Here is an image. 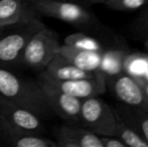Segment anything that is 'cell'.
Masks as SVG:
<instances>
[{"instance_id": "8fae6325", "label": "cell", "mask_w": 148, "mask_h": 147, "mask_svg": "<svg viewBox=\"0 0 148 147\" xmlns=\"http://www.w3.org/2000/svg\"><path fill=\"white\" fill-rule=\"evenodd\" d=\"M58 147H102L100 136L78 124H64L57 131Z\"/></svg>"}, {"instance_id": "603a6c76", "label": "cell", "mask_w": 148, "mask_h": 147, "mask_svg": "<svg viewBox=\"0 0 148 147\" xmlns=\"http://www.w3.org/2000/svg\"><path fill=\"white\" fill-rule=\"evenodd\" d=\"M136 81L139 83V84H140V86L142 87L143 90H144V92L146 93L147 96H148V82H147V81L143 80V79H136Z\"/></svg>"}, {"instance_id": "277c9868", "label": "cell", "mask_w": 148, "mask_h": 147, "mask_svg": "<svg viewBox=\"0 0 148 147\" xmlns=\"http://www.w3.org/2000/svg\"><path fill=\"white\" fill-rule=\"evenodd\" d=\"M30 2L39 15L62 20L82 29H92L97 24L92 12L70 0H30Z\"/></svg>"}, {"instance_id": "2e32d148", "label": "cell", "mask_w": 148, "mask_h": 147, "mask_svg": "<svg viewBox=\"0 0 148 147\" xmlns=\"http://www.w3.org/2000/svg\"><path fill=\"white\" fill-rule=\"evenodd\" d=\"M128 51L124 49H104L101 53L99 73L106 79L124 73V61Z\"/></svg>"}, {"instance_id": "ba28073f", "label": "cell", "mask_w": 148, "mask_h": 147, "mask_svg": "<svg viewBox=\"0 0 148 147\" xmlns=\"http://www.w3.org/2000/svg\"><path fill=\"white\" fill-rule=\"evenodd\" d=\"M37 82L42 89L47 103L53 114L62 118L66 124L79 125L82 99L66 94L42 81L37 80Z\"/></svg>"}, {"instance_id": "9c48e42d", "label": "cell", "mask_w": 148, "mask_h": 147, "mask_svg": "<svg viewBox=\"0 0 148 147\" xmlns=\"http://www.w3.org/2000/svg\"><path fill=\"white\" fill-rule=\"evenodd\" d=\"M0 124L42 134L45 126L42 118L20 105L0 100Z\"/></svg>"}, {"instance_id": "ac0fdd59", "label": "cell", "mask_w": 148, "mask_h": 147, "mask_svg": "<svg viewBox=\"0 0 148 147\" xmlns=\"http://www.w3.org/2000/svg\"><path fill=\"white\" fill-rule=\"evenodd\" d=\"M115 136H117L127 147H148V143L144 138L120 117L116 126Z\"/></svg>"}, {"instance_id": "30bf717a", "label": "cell", "mask_w": 148, "mask_h": 147, "mask_svg": "<svg viewBox=\"0 0 148 147\" xmlns=\"http://www.w3.org/2000/svg\"><path fill=\"white\" fill-rule=\"evenodd\" d=\"M0 142L6 146L12 147H58L56 140L45 137L42 134L33 133L3 124H0Z\"/></svg>"}, {"instance_id": "7402d4cb", "label": "cell", "mask_w": 148, "mask_h": 147, "mask_svg": "<svg viewBox=\"0 0 148 147\" xmlns=\"http://www.w3.org/2000/svg\"><path fill=\"white\" fill-rule=\"evenodd\" d=\"M102 147H127L117 136H100Z\"/></svg>"}, {"instance_id": "4316f807", "label": "cell", "mask_w": 148, "mask_h": 147, "mask_svg": "<svg viewBox=\"0 0 148 147\" xmlns=\"http://www.w3.org/2000/svg\"><path fill=\"white\" fill-rule=\"evenodd\" d=\"M5 26L6 25H0V34H1V32L3 31V29L5 28Z\"/></svg>"}, {"instance_id": "5b68a950", "label": "cell", "mask_w": 148, "mask_h": 147, "mask_svg": "<svg viewBox=\"0 0 148 147\" xmlns=\"http://www.w3.org/2000/svg\"><path fill=\"white\" fill-rule=\"evenodd\" d=\"M119 116L115 109L97 97L82 100L79 125L99 136H115Z\"/></svg>"}, {"instance_id": "44dd1931", "label": "cell", "mask_w": 148, "mask_h": 147, "mask_svg": "<svg viewBox=\"0 0 148 147\" xmlns=\"http://www.w3.org/2000/svg\"><path fill=\"white\" fill-rule=\"evenodd\" d=\"M133 28H134V32L138 36L145 37L148 36V6L137 18Z\"/></svg>"}, {"instance_id": "8992f818", "label": "cell", "mask_w": 148, "mask_h": 147, "mask_svg": "<svg viewBox=\"0 0 148 147\" xmlns=\"http://www.w3.org/2000/svg\"><path fill=\"white\" fill-rule=\"evenodd\" d=\"M37 80L47 83L58 90L77 97L79 99H87L90 97H97L104 94L107 90L106 78L102 74L98 73L96 76L87 79L77 80H58L47 76L43 72H39Z\"/></svg>"}, {"instance_id": "e0dca14e", "label": "cell", "mask_w": 148, "mask_h": 147, "mask_svg": "<svg viewBox=\"0 0 148 147\" xmlns=\"http://www.w3.org/2000/svg\"><path fill=\"white\" fill-rule=\"evenodd\" d=\"M148 71V53H127L124 61V73L135 79L143 78Z\"/></svg>"}, {"instance_id": "cb8c5ba5", "label": "cell", "mask_w": 148, "mask_h": 147, "mask_svg": "<svg viewBox=\"0 0 148 147\" xmlns=\"http://www.w3.org/2000/svg\"><path fill=\"white\" fill-rule=\"evenodd\" d=\"M86 1L91 2V3H96V4H105L109 0H86Z\"/></svg>"}, {"instance_id": "52a82bcc", "label": "cell", "mask_w": 148, "mask_h": 147, "mask_svg": "<svg viewBox=\"0 0 148 147\" xmlns=\"http://www.w3.org/2000/svg\"><path fill=\"white\" fill-rule=\"evenodd\" d=\"M106 84L121 103L148 112V96L136 79L121 73L107 78Z\"/></svg>"}, {"instance_id": "7c38bea8", "label": "cell", "mask_w": 148, "mask_h": 147, "mask_svg": "<svg viewBox=\"0 0 148 147\" xmlns=\"http://www.w3.org/2000/svg\"><path fill=\"white\" fill-rule=\"evenodd\" d=\"M39 17L30 0H0V25H10Z\"/></svg>"}, {"instance_id": "6da1fadb", "label": "cell", "mask_w": 148, "mask_h": 147, "mask_svg": "<svg viewBox=\"0 0 148 147\" xmlns=\"http://www.w3.org/2000/svg\"><path fill=\"white\" fill-rule=\"evenodd\" d=\"M0 100L25 107L42 119L53 115L37 80L23 78L3 66H0Z\"/></svg>"}, {"instance_id": "d4e9b609", "label": "cell", "mask_w": 148, "mask_h": 147, "mask_svg": "<svg viewBox=\"0 0 148 147\" xmlns=\"http://www.w3.org/2000/svg\"><path fill=\"white\" fill-rule=\"evenodd\" d=\"M144 46H145V49L148 53V36H146V39H145V42H144Z\"/></svg>"}, {"instance_id": "ffe728a7", "label": "cell", "mask_w": 148, "mask_h": 147, "mask_svg": "<svg viewBox=\"0 0 148 147\" xmlns=\"http://www.w3.org/2000/svg\"><path fill=\"white\" fill-rule=\"evenodd\" d=\"M105 5L116 11H135L148 5V0H109Z\"/></svg>"}, {"instance_id": "9a60e30c", "label": "cell", "mask_w": 148, "mask_h": 147, "mask_svg": "<svg viewBox=\"0 0 148 147\" xmlns=\"http://www.w3.org/2000/svg\"><path fill=\"white\" fill-rule=\"evenodd\" d=\"M118 116L130 125L136 132H138L148 143V112L134 108L121 103L115 107Z\"/></svg>"}, {"instance_id": "3957f363", "label": "cell", "mask_w": 148, "mask_h": 147, "mask_svg": "<svg viewBox=\"0 0 148 147\" xmlns=\"http://www.w3.org/2000/svg\"><path fill=\"white\" fill-rule=\"evenodd\" d=\"M60 43L57 32L43 26L30 39L19 61V65L36 72H42L51 59L59 53Z\"/></svg>"}, {"instance_id": "d6986e66", "label": "cell", "mask_w": 148, "mask_h": 147, "mask_svg": "<svg viewBox=\"0 0 148 147\" xmlns=\"http://www.w3.org/2000/svg\"><path fill=\"white\" fill-rule=\"evenodd\" d=\"M64 44L74 46L80 49H85V51H93L102 53L104 51V46L98 39L95 37L90 36L84 32H76L64 38Z\"/></svg>"}, {"instance_id": "7a4b0ae2", "label": "cell", "mask_w": 148, "mask_h": 147, "mask_svg": "<svg viewBox=\"0 0 148 147\" xmlns=\"http://www.w3.org/2000/svg\"><path fill=\"white\" fill-rule=\"evenodd\" d=\"M43 26L39 17L6 25L0 34V66L12 69L19 65L28 40Z\"/></svg>"}, {"instance_id": "484cf974", "label": "cell", "mask_w": 148, "mask_h": 147, "mask_svg": "<svg viewBox=\"0 0 148 147\" xmlns=\"http://www.w3.org/2000/svg\"><path fill=\"white\" fill-rule=\"evenodd\" d=\"M141 79H143V80H145V81H147V82H148V71L146 72V74L143 76V78H141Z\"/></svg>"}, {"instance_id": "4fadbf2b", "label": "cell", "mask_w": 148, "mask_h": 147, "mask_svg": "<svg viewBox=\"0 0 148 147\" xmlns=\"http://www.w3.org/2000/svg\"><path fill=\"white\" fill-rule=\"evenodd\" d=\"M59 53L76 67L91 73H99L101 53L85 51L66 44H60Z\"/></svg>"}, {"instance_id": "5bb4252c", "label": "cell", "mask_w": 148, "mask_h": 147, "mask_svg": "<svg viewBox=\"0 0 148 147\" xmlns=\"http://www.w3.org/2000/svg\"><path fill=\"white\" fill-rule=\"evenodd\" d=\"M47 76L58 80H77V79H87L96 76L98 73L87 72L73 65L71 62L58 53L51 62L47 66L45 71Z\"/></svg>"}]
</instances>
